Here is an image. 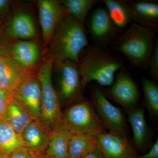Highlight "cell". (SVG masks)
<instances>
[{"label":"cell","mask_w":158,"mask_h":158,"mask_svg":"<svg viewBox=\"0 0 158 158\" xmlns=\"http://www.w3.org/2000/svg\"><path fill=\"white\" fill-rule=\"evenodd\" d=\"M49 44L54 62L68 60L77 64L83 51L90 46L84 24L69 15L57 26Z\"/></svg>","instance_id":"obj_1"},{"label":"cell","mask_w":158,"mask_h":158,"mask_svg":"<svg viewBox=\"0 0 158 158\" xmlns=\"http://www.w3.org/2000/svg\"><path fill=\"white\" fill-rule=\"evenodd\" d=\"M157 31L133 22L110 44V48L122 54L134 66L146 69Z\"/></svg>","instance_id":"obj_2"},{"label":"cell","mask_w":158,"mask_h":158,"mask_svg":"<svg viewBox=\"0 0 158 158\" xmlns=\"http://www.w3.org/2000/svg\"><path fill=\"white\" fill-rule=\"evenodd\" d=\"M78 65L81 77L83 90L88 83L96 82L102 86H110L115 80V73L123 67L118 59L100 48L90 46Z\"/></svg>","instance_id":"obj_3"},{"label":"cell","mask_w":158,"mask_h":158,"mask_svg":"<svg viewBox=\"0 0 158 158\" xmlns=\"http://www.w3.org/2000/svg\"><path fill=\"white\" fill-rule=\"evenodd\" d=\"M54 63V58L50 51L46 49L37 70L41 92L40 120L52 131L63 123L61 102L52 80Z\"/></svg>","instance_id":"obj_4"},{"label":"cell","mask_w":158,"mask_h":158,"mask_svg":"<svg viewBox=\"0 0 158 158\" xmlns=\"http://www.w3.org/2000/svg\"><path fill=\"white\" fill-rule=\"evenodd\" d=\"M63 123L71 135L97 137L106 128L90 102L86 100L62 112Z\"/></svg>","instance_id":"obj_5"},{"label":"cell","mask_w":158,"mask_h":158,"mask_svg":"<svg viewBox=\"0 0 158 158\" xmlns=\"http://www.w3.org/2000/svg\"><path fill=\"white\" fill-rule=\"evenodd\" d=\"M59 73V93L60 102L70 106L84 100L81 77L77 63L66 60L54 62Z\"/></svg>","instance_id":"obj_6"},{"label":"cell","mask_w":158,"mask_h":158,"mask_svg":"<svg viewBox=\"0 0 158 158\" xmlns=\"http://www.w3.org/2000/svg\"><path fill=\"white\" fill-rule=\"evenodd\" d=\"M0 55L9 56L23 68L34 72H37L40 62L39 47L34 40L1 42Z\"/></svg>","instance_id":"obj_7"},{"label":"cell","mask_w":158,"mask_h":158,"mask_svg":"<svg viewBox=\"0 0 158 158\" xmlns=\"http://www.w3.org/2000/svg\"><path fill=\"white\" fill-rule=\"evenodd\" d=\"M91 96L97 114L106 129L126 135L128 130L126 120L120 109L111 103L100 89L94 88Z\"/></svg>","instance_id":"obj_8"},{"label":"cell","mask_w":158,"mask_h":158,"mask_svg":"<svg viewBox=\"0 0 158 158\" xmlns=\"http://www.w3.org/2000/svg\"><path fill=\"white\" fill-rule=\"evenodd\" d=\"M89 33L98 45H109L119 36L120 30L110 18L106 8H97L90 14L88 20Z\"/></svg>","instance_id":"obj_9"},{"label":"cell","mask_w":158,"mask_h":158,"mask_svg":"<svg viewBox=\"0 0 158 158\" xmlns=\"http://www.w3.org/2000/svg\"><path fill=\"white\" fill-rule=\"evenodd\" d=\"M96 147L104 158H136L135 147L126 135L105 131L96 137Z\"/></svg>","instance_id":"obj_10"},{"label":"cell","mask_w":158,"mask_h":158,"mask_svg":"<svg viewBox=\"0 0 158 158\" xmlns=\"http://www.w3.org/2000/svg\"><path fill=\"white\" fill-rule=\"evenodd\" d=\"M12 94L14 98L22 105L34 120L40 119L41 88L37 73L25 78Z\"/></svg>","instance_id":"obj_11"},{"label":"cell","mask_w":158,"mask_h":158,"mask_svg":"<svg viewBox=\"0 0 158 158\" xmlns=\"http://www.w3.org/2000/svg\"><path fill=\"white\" fill-rule=\"evenodd\" d=\"M37 7L44 45L45 48L49 44L57 26L68 14L58 0H39Z\"/></svg>","instance_id":"obj_12"},{"label":"cell","mask_w":158,"mask_h":158,"mask_svg":"<svg viewBox=\"0 0 158 158\" xmlns=\"http://www.w3.org/2000/svg\"><path fill=\"white\" fill-rule=\"evenodd\" d=\"M113 100L128 110L137 106L139 92L135 82L124 67L119 70L116 78L108 90Z\"/></svg>","instance_id":"obj_13"},{"label":"cell","mask_w":158,"mask_h":158,"mask_svg":"<svg viewBox=\"0 0 158 158\" xmlns=\"http://www.w3.org/2000/svg\"><path fill=\"white\" fill-rule=\"evenodd\" d=\"M37 34L32 15L24 10H20L13 15L3 30L2 38L6 41L34 40Z\"/></svg>","instance_id":"obj_14"},{"label":"cell","mask_w":158,"mask_h":158,"mask_svg":"<svg viewBox=\"0 0 158 158\" xmlns=\"http://www.w3.org/2000/svg\"><path fill=\"white\" fill-rule=\"evenodd\" d=\"M132 21L158 30V2L152 0H125Z\"/></svg>","instance_id":"obj_15"},{"label":"cell","mask_w":158,"mask_h":158,"mask_svg":"<svg viewBox=\"0 0 158 158\" xmlns=\"http://www.w3.org/2000/svg\"><path fill=\"white\" fill-rule=\"evenodd\" d=\"M36 72L26 70L9 56L0 55V88L12 92L26 77Z\"/></svg>","instance_id":"obj_16"},{"label":"cell","mask_w":158,"mask_h":158,"mask_svg":"<svg viewBox=\"0 0 158 158\" xmlns=\"http://www.w3.org/2000/svg\"><path fill=\"white\" fill-rule=\"evenodd\" d=\"M52 131L40 119L33 120L22 134L25 146L35 152L43 153L48 146Z\"/></svg>","instance_id":"obj_17"},{"label":"cell","mask_w":158,"mask_h":158,"mask_svg":"<svg viewBox=\"0 0 158 158\" xmlns=\"http://www.w3.org/2000/svg\"><path fill=\"white\" fill-rule=\"evenodd\" d=\"M128 120L132 129L135 149L144 151L149 145L151 138L144 108L136 106L128 110Z\"/></svg>","instance_id":"obj_18"},{"label":"cell","mask_w":158,"mask_h":158,"mask_svg":"<svg viewBox=\"0 0 158 158\" xmlns=\"http://www.w3.org/2000/svg\"><path fill=\"white\" fill-rule=\"evenodd\" d=\"M2 118L20 135L25 129L34 120L22 105L14 98L7 106Z\"/></svg>","instance_id":"obj_19"},{"label":"cell","mask_w":158,"mask_h":158,"mask_svg":"<svg viewBox=\"0 0 158 158\" xmlns=\"http://www.w3.org/2000/svg\"><path fill=\"white\" fill-rule=\"evenodd\" d=\"M70 134L63 123L52 131L44 154L48 158H67Z\"/></svg>","instance_id":"obj_20"},{"label":"cell","mask_w":158,"mask_h":158,"mask_svg":"<svg viewBox=\"0 0 158 158\" xmlns=\"http://www.w3.org/2000/svg\"><path fill=\"white\" fill-rule=\"evenodd\" d=\"M25 146L21 135L3 118H0V150L7 156Z\"/></svg>","instance_id":"obj_21"},{"label":"cell","mask_w":158,"mask_h":158,"mask_svg":"<svg viewBox=\"0 0 158 158\" xmlns=\"http://www.w3.org/2000/svg\"><path fill=\"white\" fill-rule=\"evenodd\" d=\"M113 23L120 31L127 27L132 20L124 1L102 0Z\"/></svg>","instance_id":"obj_22"},{"label":"cell","mask_w":158,"mask_h":158,"mask_svg":"<svg viewBox=\"0 0 158 158\" xmlns=\"http://www.w3.org/2000/svg\"><path fill=\"white\" fill-rule=\"evenodd\" d=\"M96 148V137L70 135L67 158H82Z\"/></svg>","instance_id":"obj_23"},{"label":"cell","mask_w":158,"mask_h":158,"mask_svg":"<svg viewBox=\"0 0 158 158\" xmlns=\"http://www.w3.org/2000/svg\"><path fill=\"white\" fill-rule=\"evenodd\" d=\"M69 15L84 24L89 11L98 2L97 0H60Z\"/></svg>","instance_id":"obj_24"},{"label":"cell","mask_w":158,"mask_h":158,"mask_svg":"<svg viewBox=\"0 0 158 158\" xmlns=\"http://www.w3.org/2000/svg\"><path fill=\"white\" fill-rule=\"evenodd\" d=\"M141 84L144 101L150 113L155 117L158 116V86L155 82L142 77Z\"/></svg>","instance_id":"obj_25"},{"label":"cell","mask_w":158,"mask_h":158,"mask_svg":"<svg viewBox=\"0 0 158 158\" xmlns=\"http://www.w3.org/2000/svg\"><path fill=\"white\" fill-rule=\"evenodd\" d=\"M148 68L150 74L155 81L158 80V40L156 39L152 52L148 61Z\"/></svg>","instance_id":"obj_26"},{"label":"cell","mask_w":158,"mask_h":158,"mask_svg":"<svg viewBox=\"0 0 158 158\" xmlns=\"http://www.w3.org/2000/svg\"><path fill=\"white\" fill-rule=\"evenodd\" d=\"M40 154L35 152L25 146H23L6 156V158H35Z\"/></svg>","instance_id":"obj_27"},{"label":"cell","mask_w":158,"mask_h":158,"mask_svg":"<svg viewBox=\"0 0 158 158\" xmlns=\"http://www.w3.org/2000/svg\"><path fill=\"white\" fill-rule=\"evenodd\" d=\"M13 98L12 92L0 88V118H2L7 106Z\"/></svg>","instance_id":"obj_28"},{"label":"cell","mask_w":158,"mask_h":158,"mask_svg":"<svg viewBox=\"0 0 158 158\" xmlns=\"http://www.w3.org/2000/svg\"><path fill=\"white\" fill-rule=\"evenodd\" d=\"M136 158H158V138L155 142L152 144L149 151L146 154L139 155Z\"/></svg>","instance_id":"obj_29"},{"label":"cell","mask_w":158,"mask_h":158,"mask_svg":"<svg viewBox=\"0 0 158 158\" xmlns=\"http://www.w3.org/2000/svg\"><path fill=\"white\" fill-rule=\"evenodd\" d=\"M11 1L8 0H0V19L5 16L8 12L10 8Z\"/></svg>","instance_id":"obj_30"},{"label":"cell","mask_w":158,"mask_h":158,"mask_svg":"<svg viewBox=\"0 0 158 158\" xmlns=\"http://www.w3.org/2000/svg\"><path fill=\"white\" fill-rule=\"evenodd\" d=\"M82 158H104L102 154L97 147Z\"/></svg>","instance_id":"obj_31"},{"label":"cell","mask_w":158,"mask_h":158,"mask_svg":"<svg viewBox=\"0 0 158 158\" xmlns=\"http://www.w3.org/2000/svg\"><path fill=\"white\" fill-rule=\"evenodd\" d=\"M4 23H3L2 19H0V39L2 38L3 30H4Z\"/></svg>","instance_id":"obj_32"},{"label":"cell","mask_w":158,"mask_h":158,"mask_svg":"<svg viewBox=\"0 0 158 158\" xmlns=\"http://www.w3.org/2000/svg\"><path fill=\"white\" fill-rule=\"evenodd\" d=\"M35 158H48L46 156H45V155L44 154V153H43L40 154V155H39V156H37V157Z\"/></svg>","instance_id":"obj_33"},{"label":"cell","mask_w":158,"mask_h":158,"mask_svg":"<svg viewBox=\"0 0 158 158\" xmlns=\"http://www.w3.org/2000/svg\"><path fill=\"white\" fill-rule=\"evenodd\" d=\"M6 155L0 150V158H6Z\"/></svg>","instance_id":"obj_34"}]
</instances>
